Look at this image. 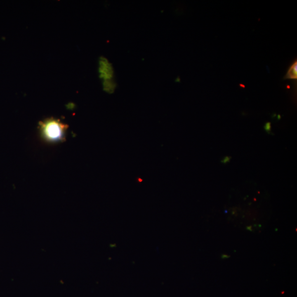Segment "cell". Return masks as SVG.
<instances>
[{
	"mask_svg": "<svg viewBox=\"0 0 297 297\" xmlns=\"http://www.w3.org/2000/svg\"><path fill=\"white\" fill-rule=\"evenodd\" d=\"M67 126L59 119L50 118L40 124L41 136L47 142L56 143L65 139Z\"/></svg>",
	"mask_w": 297,
	"mask_h": 297,
	"instance_id": "6da1fadb",
	"label": "cell"
},
{
	"mask_svg": "<svg viewBox=\"0 0 297 297\" xmlns=\"http://www.w3.org/2000/svg\"><path fill=\"white\" fill-rule=\"evenodd\" d=\"M99 77L103 81L113 80L114 71L112 64L106 57L101 56L99 60Z\"/></svg>",
	"mask_w": 297,
	"mask_h": 297,
	"instance_id": "7a4b0ae2",
	"label": "cell"
},
{
	"mask_svg": "<svg viewBox=\"0 0 297 297\" xmlns=\"http://www.w3.org/2000/svg\"><path fill=\"white\" fill-rule=\"evenodd\" d=\"M103 90L106 93L112 95L115 92L117 85V83L113 80L103 81L102 82Z\"/></svg>",
	"mask_w": 297,
	"mask_h": 297,
	"instance_id": "3957f363",
	"label": "cell"
},
{
	"mask_svg": "<svg viewBox=\"0 0 297 297\" xmlns=\"http://www.w3.org/2000/svg\"><path fill=\"white\" fill-rule=\"evenodd\" d=\"M284 79L297 80V62L296 61L292 65L288 73L284 77Z\"/></svg>",
	"mask_w": 297,
	"mask_h": 297,
	"instance_id": "277c9868",
	"label": "cell"
},
{
	"mask_svg": "<svg viewBox=\"0 0 297 297\" xmlns=\"http://www.w3.org/2000/svg\"><path fill=\"white\" fill-rule=\"evenodd\" d=\"M271 123L270 122H267L266 123L264 126V129L266 131H267L268 133H270V131H271Z\"/></svg>",
	"mask_w": 297,
	"mask_h": 297,
	"instance_id": "5b68a950",
	"label": "cell"
},
{
	"mask_svg": "<svg viewBox=\"0 0 297 297\" xmlns=\"http://www.w3.org/2000/svg\"><path fill=\"white\" fill-rule=\"evenodd\" d=\"M230 158H229L228 156H227V157H225L221 161V162L223 164H226L230 161Z\"/></svg>",
	"mask_w": 297,
	"mask_h": 297,
	"instance_id": "8992f818",
	"label": "cell"
}]
</instances>
